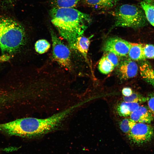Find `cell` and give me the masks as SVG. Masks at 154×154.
I'll use <instances>...</instances> for the list:
<instances>
[{"label":"cell","instance_id":"21","mask_svg":"<svg viewBox=\"0 0 154 154\" xmlns=\"http://www.w3.org/2000/svg\"><path fill=\"white\" fill-rule=\"evenodd\" d=\"M143 51L146 58L154 59V45H143Z\"/></svg>","mask_w":154,"mask_h":154},{"label":"cell","instance_id":"7","mask_svg":"<svg viewBox=\"0 0 154 154\" xmlns=\"http://www.w3.org/2000/svg\"><path fill=\"white\" fill-rule=\"evenodd\" d=\"M132 43L118 37H112L107 39L103 47L106 52H113L120 56L128 54Z\"/></svg>","mask_w":154,"mask_h":154},{"label":"cell","instance_id":"13","mask_svg":"<svg viewBox=\"0 0 154 154\" xmlns=\"http://www.w3.org/2000/svg\"><path fill=\"white\" fill-rule=\"evenodd\" d=\"M140 4L147 20L154 27V2L151 0H143Z\"/></svg>","mask_w":154,"mask_h":154},{"label":"cell","instance_id":"20","mask_svg":"<svg viewBox=\"0 0 154 154\" xmlns=\"http://www.w3.org/2000/svg\"><path fill=\"white\" fill-rule=\"evenodd\" d=\"M123 99L124 102L138 103L145 102L147 100L146 97L135 92H133L129 96H123Z\"/></svg>","mask_w":154,"mask_h":154},{"label":"cell","instance_id":"26","mask_svg":"<svg viewBox=\"0 0 154 154\" xmlns=\"http://www.w3.org/2000/svg\"><path fill=\"white\" fill-rule=\"evenodd\" d=\"M8 1H12L13 0H7Z\"/></svg>","mask_w":154,"mask_h":154},{"label":"cell","instance_id":"14","mask_svg":"<svg viewBox=\"0 0 154 154\" xmlns=\"http://www.w3.org/2000/svg\"><path fill=\"white\" fill-rule=\"evenodd\" d=\"M87 4L93 8L106 9L115 6L120 0H85Z\"/></svg>","mask_w":154,"mask_h":154},{"label":"cell","instance_id":"8","mask_svg":"<svg viewBox=\"0 0 154 154\" xmlns=\"http://www.w3.org/2000/svg\"><path fill=\"white\" fill-rule=\"evenodd\" d=\"M138 70L137 63L131 59L125 60L120 64L119 72L120 78L127 80L135 76Z\"/></svg>","mask_w":154,"mask_h":154},{"label":"cell","instance_id":"9","mask_svg":"<svg viewBox=\"0 0 154 154\" xmlns=\"http://www.w3.org/2000/svg\"><path fill=\"white\" fill-rule=\"evenodd\" d=\"M153 115L148 108L139 106L130 115V118L137 123L149 124L153 120Z\"/></svg>","mask_w":154,"mask_h":154},{"label":"cell","instance_id":"11","mask_svg":"<svg viewBox=\"0 0 154 154\" xmlns=\"http://www.w3.org/2000/svg\"><path fill=\"white\" fill-rule=\"evenodd\" d=\"M139 106V103L123 102L118 104L116 111L121 116L127 117L130 115Z\"/></svg>","mask_w":154,"mask_h":154},{"label":"cell","instance_id":"10","mask_svg":"<svg viewBox=\"0 0 154 154\" xmlns=\"http://www.w3.org/2000/svg\"><path fill=\"white\" fill-rule=\"evenodd\" d=\"M140 72L143 79L154 87V69L147 61H144L141 63Z\"/></svg>","mask_w":154,"mask_h":154},{"label":"cell","instance_id":"16","mask_svg":"<svg viewBox=\"0 0 154 154\" xmlns=\"http://www.w3.org/2000/svg\"><path fill=\"white\" fill-rule=\"evenodd\" d=\"M79 0H50L52 8H74Z\"/></svg>","mask_w":154,"mask_h":154},{"label":"cell","instance_id":"1","mask_svg":"<svg viewBox=\"0 0 154 154\" xmlns=\"http://www.w3.org/2000/svg\"><path fill=\"white\" fill-rule=\"evenodd\" d=\"M77 107L72 105L45 118L28 117L0 123V131L11 135L32 137L41 135L56 129Z\"/></svg>","mask_w":154,"mask_h":154},{"label":"cell","instance_id":"15","mask_svg":"<svg viewBox=\"0 0 154 154\" xmlns=\"http://www.w3.org/2000/svg\"><path fill=\"white\" fill-rule=\"evenodd\" d=\"M90 43V39L82 36L77 38L75 43L74 49L77 50L86 59Z\"/></svg>","mask_w":154,"mask_h":154},{"label":"cell","instance_id":"25","mask_svg":"<svg viewBox=\"0 0 154 154\" xmlns=\"http://www.w3.org/2000/svg\"><path fill=\"white\" fill-rule=\"evenodd\" d=\"M1 100L0 99V110L1 109Z\"/></svg>","mask_w":154,"mask_h":154},{"label":"cell","instance_id":"4","mask_svg":"<svg viewBox=\"0 0 154 154\" xmlns=\"http://www.w3.org/2000/svg\"><path fill=\"white\" fill-rule=\"evenodd\" d=\"M114 26L137 28L146 25L147 20L142 10L137 6L125 4L114 11Z\"/></svg>","mask_w":154,"mask_h":154},{"label":"cell","instance_id":"19","mask_svg":"<svg viewBox=\"0 0 154 154\" xmlns=\"http://www.w3.org/2000/svg\"><path fill=\"white\" fill-rule=\"evenodd\" d=\"M136 123L130 118H125L122 119L120 122V127L123 132L128 135L131 128Z\"/></svg>","mask_w":154,"mask_h":154},{"label":"cell","instance_id":"17","mask_svg":"<svg viewBox=\"0 0 154 154\" xmlns=\"http://www.w3.org/2000/svg\"><path fill=\"white\" fill-rule=\"evenodd\" d=\"M98 67L100 72L104 74H107L111 72L115 67L104 56L100 60Z\"/></svg>","mask_w":154,"mask_h":154},{"label":"cell","instance_id":"6","mask_svg":"<svg viewBox=\"0 0 154 154\" xmlns=\"http://www.w3.org/2000/svg\"><path fill=\"white\" fill-rule=\"evenodd\" d=\"M127 135L129 140L133 144L141 145L153 139L154 135L153 129L148 124L136 122Z\"/></svg>","mask_w":154,"mask_h":154},{"label":"cell","instance_id":"23","mask_svg":"<svg viewBox=\"0 0 154 154\" xmlns=\"http://www.w3.org/2000/svg\"><path fill=\"white\" fill-rule=\"evenodd\" d=\"M146 99L148 108L154 116V93L149 94Z\"/></svg>","mask_w":154,"mask_h":154},{"label":"cell","instance_id":"18","mask_svg":"<svg viewBox=\"0 0 154 154\" xmlns=\"http://www.w3.org/2000/svg\"><path fill=\"white\" fill-rule=\"evenodd\" d=\"M50 46V43L45 39H40L37 41L35 44L36 51L40 54H43L49 49Z\"/></svg>","mask_w":154,"mask_h":154},{"label":"cell","instance_id":"22","mask_svg":"<svg viewBox=\"0 0 154 154\" xmlns=\"http://www.w3.org/2000/svg\"><path fill=\"white\" fill-rule=\"evenodd\" d=\"M106 52L104 56L113 64L115 67L118 66L119 64V56L112 52Z\"/></svg>","mask_w":154,"mask_h":154},{"label":"cell","instance_id":"12","mask_svg":"<svg viewBox=\"0 0 154 154\" xmlns=\"http://www.w3.org/2000/svg\"><path fill=\"white\" fill-rule=\"evenodd\" d=\"M130 59L133 60H143L146 59L143 51V45L132 43L128 54Z\"/></svg>","mask_w":154,"mask_h":154},{"label":"cell","instance_id":"5","mask_svg":"<svg viewBox=\"0 0 154 154\" xmlns=\"http://www.w3.org/2000/svg\"><path fill=\"white\" fill-rule=\"evenodd\" d=\"M52 42V54L55 60L62 67L70 70L72 64L70 52L68 47L65 45L53 31L50 32Z\"/></svg>","mask_w":154,"mask_h":154},{"label":"cell","instance_id":"2","mask_svg":"<svg viewBox=\"0 0 154 154\" xmlns=\"http://www.w3.org/2000/svg\"><path fill=\"white\" fill-rule=\"evenodd\" d=\"M50 15L60 35L74 49L77 39L82 35L92 21L88 14L74 8H52Z\"/></svg>","mask_w":154,"mask_h":154},{"label":"cell","instance_id":"24","mask_svg":"<svg viewBox=\"0 0 154 154\" xmlns=\"http://www.w3.org/2000/svg\"><path fill=\"white\" fill-rule=\"evenodd\" d=\"M132 89L130 88L126 87L123 88L122 90V93L124 96H129L133 93Z\"/></svg>","mask_w":154,"mask_h":154},{"label":"cell","instance_id":"3","mask_svg":"<svg viewBox=\"0 0 154 154\" xmlns=\"http://www.w3.org/2000/svg\"><path fill=\"white\" fill-rule=\"evenodd\" d=\"M26 40L25 31L21 24L11 18L0 16V48L3 54L18 52Z\"/></svg>","mask_w":154,"mask_h":154}]
</instances>
